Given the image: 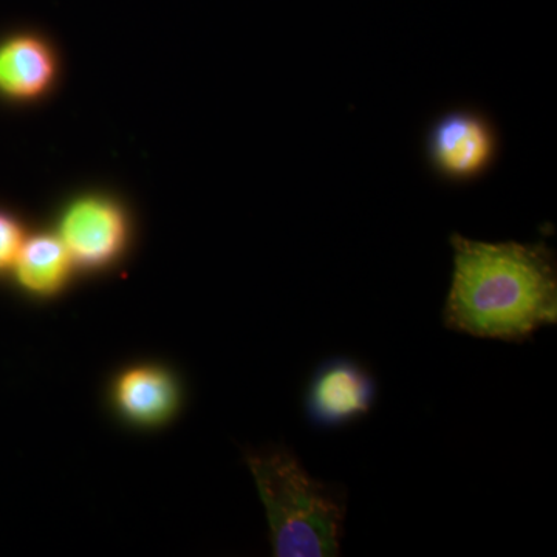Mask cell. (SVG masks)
<instances>
[{"label": "cell", "instance_id": "cell-5", "mask_svg": "<svg viewBox=\"0 0 557 557\" xmlns=\"http://www.w3.org/2000/svg\"><path fill=\"white\" fill-rule=\"evenodd\" d=\"M127 231L126 215L119 205L87 197L65 209L58 237L75 265L101 269L123 252Z\"/></svg>", "mask_w": 557, "mask_h": 557}, {"label": "cell", "instance_id": "cell-9", "mask_svg": "<svg viewBox=\"0 0 557 557\" xmlns=\"http://www.w3.org/2000/svg\"><path fill=\"white\" fill-rule=\"evenodd\" d=\"M24 242L21 223L11 215L0 212V273L14 265Z\"/></svg>", "mask_w": 557, "mask_h": 557}, {"label": "cell", "instance_id": "cell-3", "mask_svg": "<svg viewBox=\"0 0 557 557\" xmlns=\"http://www.w3.org/2000/svg\"><path fill=\"white\" fill-rule=\"evenodd\" d=\"M500 152L493 121L475 109H454L429 127L426 159L438 178L454 185L474 182L490 172Z\"/></svg>", "mask_w": 557, "mask_h": 557}, {"label": "cell", "instance_id": "cell-1", "mask_svg": "<svg viewBox=\"0 0 557 557\" xmlns=\"http://www.w3.org/2000/svg\"><path fill=\"white\" fill-rule=\"evenodd\" d=\"M454 270L443 324L475 338L522 343L557 322V269L545 242L450 236Z\"/></svg>", "mask_w": 557, "mask_h": 557}, {"label": "cell", "instance_id": "cell-7", "mask_svg": "<svg viewBox=\"0 0 557 557\" xmlns=\"http://www.w3.org/2000/svg\"><path fill=\"white\" fill-rule=\"evenodd\" d=\"M57 72L50 47L33 36L0 44V94L11 100H33L49 89Z\"/></svg>", "mask_w": 557, "mask_h": 557}, {"label": "cell", "instance_id": "cell-4", "mask_svg": "<svg viewBox=\"0 0 557 557\" xmlns=\"http://www.w3.org/2000/svg\"><path fill=\"white\" fill-rule=\"evenodd\" d=\"M372 373L355 359L330 358L319 364L306 392V412L313 426L341 428L354 423L375 405Z\"/></svg>", "mask_w": 557, "mask_h": 557}, {"label": "cell", "instance_id": "cell-8", "mask_svg": "<svg viewBox=\"0 0 557 557\" xmlns=\"http://www.w3.org/2000/svg\"><path fill=\"white\" fill-rule=\"evenodd\" d=\"M73 263L58 236L39 234L25 239L13 269L21 287L40 298L60 293L67 284Z\"/></svg>", "mask_w": 557, "mask_h": 557}, {"label": "cell", "instance_id": "cell-2", "mask_svg": "<svg viewBox=\"0 0 557 557\" xmlns=\"http://www.w3.org/2000/svg\"><path fill=\"white\" fill-rule=\"evenodd\" d=\"M247 465L265 507L274 556H339L346 491L313 478L284 446L251 450Z\"/></svg>", "mask_w": 557, "mask_h": 557}, {"label": "cell", "instance_id": "cell-6", "mask_svg": "<svg viewBox=\"0 0 557 557\" xmlns=\"http://www.w3.org/2000/svg\"><path fill=\"white\" fill-rule=\"evenodd\" d=\"M113 401L132 423L160 426L177 409V383L168 370L159 366H135L116 376Z\"/></svg>", "mask_w": 557, "mask_h": 557}]
</instances>
